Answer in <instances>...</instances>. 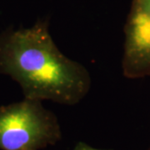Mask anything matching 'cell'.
<instances>
[{
	"mask_svg": "<svg viewBox=\"0 0 150 150\" xmlns=\"http://www.w3.org/2000/svg\"><path fill=\"white\" fill-rule=\"evenodd\" d=\"M150 16V0H134Z\"/></svg>",
	"mask_w": 150,
	"mask_h": 150,
	"instance_id": "cell-4",
	"label": "cell"
},
{
	"mask_svg": "<svg viewBox=\"0 0 150 150\" xmlns=\"http://www.w3.org/2000/svg\"><path fill=\"white\" fill-rule=\"evenodd\" d=\"M62 137L58 118L38 100L0 107V150H39Z\"/></svg>",
	"mask_w": 150,
	"mask_h": 150,
	"instance_id": "cell-2",
	"label": "cell"
},
{
	"mask_svg": "<svg viewBox=\"0 0 150 150\" xmlns=\"http://www.w3.org/2000/svg\"><path fill=\"white\" fill-rule=\"evenodd\" d=\"M123 75L139 79L150 75V16L133 1L124 28Z\"/></svg>",
	"mask_w": 150,
	"mask_h": 150,
	"instance_id": "cell-3",
	"label": "cell"
},
{
	"mask_svg": "<svg viewBox=\"0 0 150 150\" xmlns=\"http://www.w3.org/2000/svg\"><path fill=\"white\" fill-rule=\"evenodd\" d=\"M0 73L16 81L24 98L64 105L79 103L92 84L85 67L57 47L46 21L0 35Z\"/></svg>",
	"mask_w": 150,
	"mask_h": 150,
	"instance_id": "cell-1",
	"label": "cell"
},
{
	"mask_svg": "<svg viewBox=\"0 0 150 150\" xmlns=\"http://www.w3.org/2000/svg\"><path fill=\"white\" fill-rule=\"evenodd\" d=\"M74 150H104V149H95L93 148L91 146H89L88 144H87L83 142H79L78 143L77 145L75 146V148Z\"/></svg>",
	"mask_w": 150,
	"mask_h": 150,
	"instance_id": "cell-5",
	"label": "cell"
}]
</instances>
